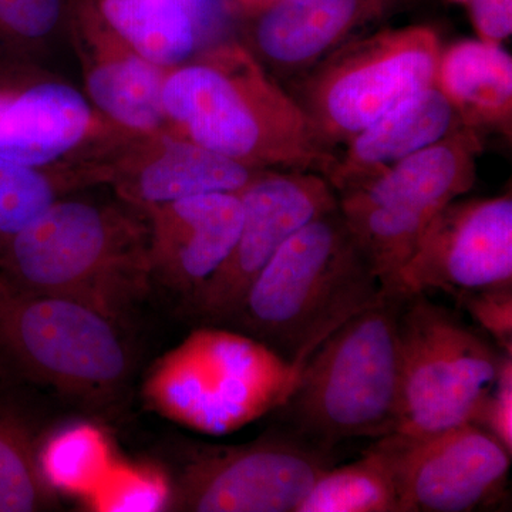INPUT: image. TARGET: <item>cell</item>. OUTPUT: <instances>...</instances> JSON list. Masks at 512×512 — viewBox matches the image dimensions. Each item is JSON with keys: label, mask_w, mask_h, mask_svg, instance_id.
<instances>
[{"label": "cell", "mask_w": 512, "mask_h": 512, "mask_svg": "<svg viewBox=\"0 0 512 512\" xmlns=\"http://www.w3.org/2000/svg\"><path fill=\"white\" fill-rule=\"evenodd\" d=\"M170 133L254 171L328 175L336 153L288 89L244 42L218 43L165 77Z\"/></svg>", "instance_id": "cell-1"}, {"label": "cell", "mask_w": 512, "mask_h": 512, "mask_svg": "<svg viewBox=\"0 0 512 512\" xmlns=\"http://www.w3.org/2000/svg\"><path fill=\"white\" fill-rule=\"evenodd\" d=\"M0 281L124 325L153 291L146 215L123 201L59 198L0 249Z\"/></svg>", "instance_id": "cell-2"}, {"label": "cell", "mask_w": 512, "mask_h": 512, "mask_svg": "<svg viewBox=\"0 0 512 512\" xmlns=\"http://www.w3.org/2000/svg\"><path fill=\"white\" fill-rule=\"evenodd\" d=\"M387 291L338 207L276 251L224 328L302 369L323 340Z\"/></svg>", "instance_id": "cell-3"}, {"label": "cell", "mask_w": 512, "mask_h": 512, "mask_svg": "<svg viewBox=\"0 0 512 512\" xmlns=\"http://www.w3.org/2000/svg\"><path fill=\"white\" fill-rule=\"evenodd\" d=\"M406 293L389 289L343 323L303 363L276 410L288 431L332 451L352 439H380L399 423L397 322Z\"/></svg>", "instance_id": "cell-4"}, {"label": "cell", "mask_w": 512, "mask_h": 512, "mask_svg": "<svg viewBox=\"0 0 512 512\" xmlns=\"http://www.w3.org/2000/svg\"><path fill=\"white\" fill-rule=\"evenodd\" d=\"M133 348L123 325L72 299L16 291L0 281V373L106 410L127 392Z\"/></svg>", "instance_id": "cell-5"}, {"label": "cell", "mask_w": 512, "mask_h": 512, "mask_svg": "<svg viewBox=\"0 0 512 512\" xmlns=\"http://www.w3.org/2000/svg\"><path fill=\"white\" fill-rule=\"evenodd\" d=\"M299 372L301 367L264 343L207 325L158 360L144 384V397L161 416L220 436L276 412Z\"/></svg>", "instance_id": "cell-6"}, {"label": "cell", "mask_w": 512, "mask_h": 512, "mask_svg": "<svg viewBox=\"0 0 512 512\" xmlns=\"http://www.w3.org/2000/svg\"><path fill=\"white\" fill-rule=\"evenodd\" d=\"M443 45L427 25L355 37L286 83L330 151L421 90L436 86Z\"/></svg>", "instance_id": "cell-7"}, {"label": "cell", "mask_w": 512, "mask_h": 512, "mask_svg": "<svg viewBox=\"0 0 512 512\" xmlns=\"http://www.w3.org/2000/svg\"><path fill=\"white\" fill-rule=\"evenodd\" d=\"M396 433L426 436L473 423L504 352L424 293H406L399 322Z\"/></svg>", "instance_id": "cell-8"}, {"label": "cell", "mask_w": 512, "mask_h": 512, "mask_svg": "<svg viewBox=\"0 0 512 512\" xmlns=\"http://www.w3.org/2000/svg\"><path fill=\"white\" fill-rule=\"evenodd\" d=\"M335 457L291 431L204 447L170 484L165 511L296 512Z\"/></svg>", "instance_id": "cell-9"}, {"label": "cell", "mask_w": 512, "mask_h": 512, "mask_svg": "<svg viewBox=\"0 0 512 512\" xmlns=\"http://www.w3.org/2000/svg\"><path fill=\"white\" fill-rule=\"evenodd\" d=\"M238 195L237 241L187 308L202 325L225 326L276 251L306 224L339 207L325 175L311 171H259Z\"/></svg>", "instance_id": "cell-10"}, {"label": "cell", "mask_w": 512, "mask_h": 512, "mask_svg": "<svg viewBox=\"0 0 512 512\" xmlns=\"http://www.w3.org/2000/svg\"><path fill=\"white\" fill-rule=\"evenodd\" d=\"M375 446L392 471L400 512H468L497 503L512 454L473 423L426 436L393 433Z\"/></svg>", "instance_id": "cell-11"}, {"label": "cell", "mask_w": 512, "mask_h": 512, "mask_svg": "<svg viewBox=\"0 0 512 512\" xmlns=\"http://www.w3.org/2000/svg\"><path fill=\"white\" fill-rule=\"evenodd\" d=\"M512 286L511 192L457 198L437 212L399 272L402 293L440 291L460 299Z\"/></svg>", "instance_id": "cell-12"}, {"label": "cell", "mask_w": 512, "mask_h": 512, "mask_svg": "<svg viewBox=\"0 0 512 512\" xmlns=\"http://www.w3.org/2000/svg\"><path fill=\"white\" fill-rule=\"evenodd\" d=\"M481 153V138L458 126L379 177L336 194L339 210L379 234L417 241L437 212L474 187Z\"/></svg>", "instance_id": "cell-13"}, {"label": "cell", "mask_w": 512, "mask_h": 512, "mask_svg": "<svg viewBox=\"0 0 512 512\" xmlns=\"http://www.w3.org/2000/svg\"><path fill=\"white\" fill-rule=\"evenodd\" d=\"M138 136L66 83L19 90L0 114V156L33 168H97Z\"/></svg>", "instance_id": "cell-14"}, {"label": "cell", "mask_w": 512, "mask_h": 512, "mask_svg": "<svg viewBox=\"0 0 512 512\" xmlns=\"http://www.w3.org/2000/svg\"><path fill=\"white\" fill-rule=\"evenodd\" d=\"M151 285L185 308L224 264L242 224L238 192H215L143 210Z\"/></svg>", "instance_id": "cell-15"}, {"label": "cell", "mask_w": 512, "mask_h": 512, "mask_svg": "<svg viewBox=\"0 0 512 512\" xmlns=\"http://www.w3.org/2000/svg\"><path fill=\"white\" fill-rule=\"evenodd\" d=\"M420 0H278L252 16L248 49L272 76L291 82L372 26Z\"/></svg>", "instance_id": "cell-16"}, {"label": "cell", "mask_w": 512, "mask_h": 512, "mask_svg": "<svg viewBox=\"0 0 512 512\" xmlns=\"http://www.w3.org/2000/svg\"><path fill=\"white\" fill-rule=\"evenodd\" d=\"M177 134H138L101 164V184L143 211L215 192H239L258 174Z\"/></svg>", "instance_id": "cell-17"}, {"label": "cell", "mask_w": 512, "mask_h": 512, "mask_svg": "<svg viewBox=\"0 0 512 512\" xmlns=\"http://www.w3.org/2000/svg\"><path fill=\"white\" fill-rule=\"evenodd\" d=\"M67 16L93 106L133 133H170L163 87L171 69L138 55L104 22L92 0H70Z\"/></svg>", "instance_id": "cell-18"}, {"label": "cell", "mask_w": 512, "mask_h": 512, "mask_svg": "<svg viewBox=\"0 0 512 512\" xmlns=\"http://www.w3.org/2000/svg\"><path fill=\"white\" fill-rule=\"evenodd\" d=\"M458 126L456 111L436 86L421 90L336 151L326 180L336 194L365 184Z\"/></svg>", "instance_id": "cell-19"}, {"label": "cell", "mask_w": 512, "mask_h": 512, "mask_svg": "<svg viewBox=\"0 0 512 512\" xmlns=\"http://www.w3.org/2000/svg\"><path fill=\"white\" fill-rule=\"evenodd\" d=\"M436 87L451 104L461 127L511 137L512 59L503 46L460 40L441 52Z\"/></svg>", "instance_id": "cell-20"}, {"label": "cell", "mask_w": 512, "mask_h": 512, "mask_svg": "<svg viewBox=\"0 0 512 512\" xmlns=\"http://www.w3.org/2000/svg\"><path fill=\"white\" fill-rule=\"evenodd\" d=\"M23 393L22 383L0 373V512L57 505V488L42 464L45 429Z\"/></svg>", "instance_id": "cell-21"}, {"label": "cell", "mask_w": 512, "mask_h": 512, "mask_svg": "<svg viewBox=\"0 0 512 512\" xmlns=\"http://www.w3.org/2000/svg\"><path fill=\"white\" fill-rule=\"evenodd\" d=\"M94 8L138 55L174 69L195 55L202 26L175 0H92Z\"/></svg>", "instance_id": "cell-22"}, {"label": "cell", "mask_w": 512, "mask_h": 512, "mask_svg": "<svg viewBox=\"0 0 512 512\" xmlns=\"http://www.w3.org/2000/svg\"><path fill=\"white\" fill-rule=\"evenodd\" d=\"M296 512H400L392 471L373 444L346 466H332L313 484Z\"/></svg>", "instance_id": "cell-23"}, {"label": "cell", "mask_w": 512, "mask_h": 512, "mask_svg": "<svg viewBox=\"0 0 512 512\" xmlns=\"http://www.w3.org/2000/svg\"><path fill=\"white\" fill-rule=\"evenodd\" d=\"M97 185L87 168H33L0 156V249L66 192Z\"/></svg>", "instance_id": "cell-24"}, {"label": "cell", "mask_w": 512, "mask_h": 512, "mask_svg": "<svg viewBox=\"0 0 512 512\" xmlns=\"http://www.w3.org/2000/svg\"><path fill=\"white\" fill-rule=\"evenodd\" d=\"M104 448L96 431L74 429L63 431L46 441L42 464L50 483L67 490H83L103 463Z\"/></svg>", "instance_id": "cell-25"}, {"label": "cell", "mask_w": 512, "mask_h": 512, "mask_svg": "<svg viewBox=\"0 0 512 512\" xmlns=\"http://www.w3.org/2000/svg\"><path fill=\"white\" fill-rule=\"evenodd\" d=\"M64 12L63 0H0V36L37 42L57 28Z\"/></svg>", "instance_id": "cell-26"}, {"label": "cell", "mask_w": 512, "mask_h": 512, "mask_svg": "<svg viewBox=\"0 0 512 512\" xmlns=\"http://www.w3.org/2000/svg\"><path fill=\"white\" fill-rule=\"evenodd\" d=\"M458 303L495 340L501 352L512 355V286L470 293Z\"/></svg>", "instance_id": "cell-27"}, {"label": "cell", "mask_w": 512, "mask_h": 512, "mask_svg": "<svg viewBox=\"0 0 512 512\" xmlns=\"http://www.w3.org/2000/svg\"><path fill=\"white\" fill-rule=\"evenodd\" d=\"M473 424L487 431L512 454V355L504 353L500 373Z\"/></svg>", "instance_id": "cell-28"}, {"label": "cell", "mask_w": 512, "mask_h": 512, "mask_svg": "<svg viewBox=\"0 0 512 512\" xmlns=\"http://www.w3.org/2000/svg\"><path fill=\"white\" fill-rule=\"evenodd\" d=\"M170 484H158L156 478L137 476L124 478L119 488L113 485L104 495V508L110 511H157L165 510Z\"/></svg>", "instance_id": "cell-29"}, {"label": "cell", "mask_w": 512, "mask_h": 512, "mask_svg": "<svg viewBox=\"0 0 512 512\" xmlns=\"http://www.w3.org/2000/svg\"><path fill=\"white\" fill-rule=\"evenodd\" d=\"M478 39L503 45L512 33V0H468Z\"/></svg>", "instance_id": "cell-30"}, {"label": "cell", "mask_w": 512, "mask_h": 512, "mask_svg": "<svg viewBox=\"0 0 512 512\" xmlns=\"http://www.w3.org/2000/svg\"><path fill=\"white\" fill-rule=\"evenodd\" d=\"M175 2L181 3V5L190 10L195 19L200 22L204 32L210 26L212 12H214L215 8V0H175Z\"/></svg>", "instance_id": "cell-31"}, {"label": "cell", "mask_w": 512, "mask_h": 512, "mask_svg": "<svg viewBox=\"0 0 512 512\" xmlns=\"http://www.w3.org/2000/svg\"><path fill=\"white\" fill-rule=\"evenodd\" d=\"M237 5V8L244 13L248 18L258 15L262 10L274 5L278 0H232Z\"/></svg>", "instance_id": "cell-32"}, {"label": "cell", "mask_w": 512, "mask_h": 512, "mask_svg": "<svg viewBox=\"0 0 512 512\" xmlns=\"http://www.w3.org/2000/svg\"><path fill=\"white\" fill-rule=\"evenodd\" d=\"M18 89H10V87H0V114L9 106L10 101L18 93Z\"/></svg>", "instance_id": "cell-33"}, {"label": "cell", "mask_w": 512, "mask_h": 512, "mask_svg": "<svg viewBox=\"0 0 512 512\" xmlns=\"http://www.w3.org/2000/svg\"><path fill=\"white\" fill-rule=\"evenodd\" d=\"M453 2L463 3V5H467L468 0H453Z\"/></svg>", "instance_id": "cell-34"}]
</instances>
